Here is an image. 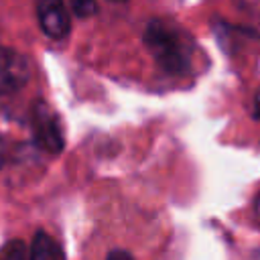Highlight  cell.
I'll list each match as a JSON object with an SVG mask.
<instances>
[{
    "label": "cell",
    "mask_w": 260,
    "mask_h": 260,
    "mask_svg": "<svg viewBox=\"0 0 260 260\" xmlns=\"http://www.w3.org/2000/svg\"><path fill=\"white\" fill-rule=\"evenodd\" d=\"M144 45L167 73L179 75L189 69V43L177 26L165 20H150L144 28Z\"/></svg>",
    "instance_id": "cell-1"
},
{
    "label": "cell",
    "mask_w": 260,
    "mask_h": 260,
    "mask_svg": "<svg viewBox=\"0 0 260 260\" xmlns=\"http://www.w3.org/2000/svg\"><path fill=\"white\" fill-rule=\"evenodd\" d=\"M30 124H32L35 142L41 150L51 152V154H57L63 150V132L59 126V118L45 102L35 104Z\"/></svg>",
    "instance_id": "cell-2"
},
{
    "label": "cell",
    "mask_w": 260,
    "mask_h": 260,
    "mask_svg": "<svg viewBox=\"0 0 260 260\" xmlns=\"http://www.w3.org/2000/svg\"><path fill=\"white\" fill-rule=\"evenodd\" d=\"M30 77V65L24 55L14 49L0 47V93L20 89Z\"/></svg>",
    "instance_id": "cell-3"
},
{
    "label": "cell",
    "mask_w": 260,
    "mask_h": 260,
    "mask_svg": "<svg viewBox=\"0 0 260 260\" xmlns=\"http://www.w3.org/2000/svg\"><path fill=\"white\" fill-rule=\"evenodd\" d=\"M37 18L43 32L55 41H63L69 35V12L63 0H37Z\"/></svg>",
    "instance_id": "cell-4"
},
{
    "label": "cell",
    "mask_w": 260,
    "mask_h": 260,
    "mask_svg": "<svg viewBox=\"0 0 260 260\" xmlns=\"http://www.w3.org/2000/svg\"><path fill=\"white\" fill-rule=\"evenodd\" d=\"M28 260H65L61 246L43 230H39L32 238L30 250H28Z\"/></svg>",
    "instance_id": "cell-5"
},
{
    "label": "cell",
    "mask_w": 260,
    "mask_h": 260,
    "mask_svg": "<svg viewBox=\"0 0 260 260\" xmlns=\"http://www.w3.org/2000/svg\"><path fill=\"white\" fill-rule=\"evenodd\" d=\"M0 260H28V250L20 240H10L2 246Z\"/></svg>",
    "instance_id": "cell-6"
},
{
    "label": "cell",
    "mask_w": 260,
    "mask_h": 260,
    "mask_svg": "<svg viewBox=\"0 0 260 260\" xmlns=\"http://www.w3.org/2000/svg\"><path fill=\"white\" fill-rule=\"evenodd\" d=\"M69 6L79 18H89L98 12L95 0H69Z\"/></svg>",
    "instance_id": "cell-7"
},
{
    "label": "cell",
    "mask_w": 260,
    "mask_h": 260,
    "mask_svg": "<svg viewBox=\"0 0 260 260\" xmlns=\"http://www.w3.org/2000/svg\"><path fill=\"white\" fill-rule=\"evenodd\" d=\"M106 260H134V256L126 250H112Z\"/></svg>",
    "instance_id": "cell-8"
},
{
    "label": "cell",
    "mask_w": 260,
    "mask_h": 260,
    "mask_svg": "<svg viewBox=\"0 0 260 260\" xmlns=\"http://www.w3.org/2000/svg\"><path fill=\"white\" fill-rule=\"evenodd\" d=\"M238 4L248 12H258L260 10V0H238Z\"/></svg>",
    "instance_id": "cell-9"
},
{
    "label": "cell",
    "mask_w": 260,
    "mask_h": 260,
    "mask_svg": "<svg viewBox=\"0 0 260 260\" xmlns=\"http://www.w3.org/2000/svg\"><path fill=\"white\" fill-rule=\"evenodd\" d=\"M254 118L260 120V87H258L256 98H254Z\"/></svg>",
    "instance_id": "cell-10"
},
{
    "label": "cell",
    "mask_w": 260,
    "mask_h": 260,
    "mask_svg": "<svg viewBox=\"0 0 260 260\" xmlns=\"http://www.w3.org/2000/svg\"><path fill=\"white\" fill-rule=\"evenodd\" d=\"M254 213H256V219H258V223H260V193H258L256 199H254Z\"/></svg>",
    "instance_id": "cell-11"
},
{
    "label": "cell",
    "mask_w": 260,
    "mask_h": 260,
    "mask_svg": "<svg viewBox=\"0 0 260 260\" xmlns=\"http://www.w3.org/2000/svg\"><path fill=\"white\" fill-rule=\"evenodd\" d=\"M0 165H2V142H0Z\"/></svg>",
    "instance_id": "cell-12"
}]
</instances>
